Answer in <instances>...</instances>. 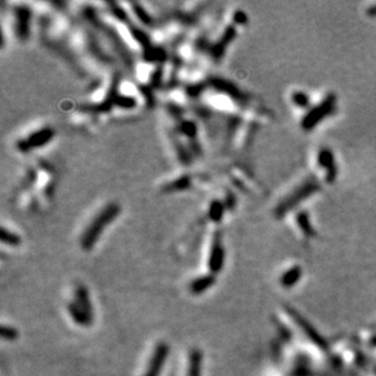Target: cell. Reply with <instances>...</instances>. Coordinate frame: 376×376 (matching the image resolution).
<instances>
[{
  "label": "cell",
  "mask_w": 376,
  "mask_h": 376,
  "mask_svg": "<svg viewBox=\"0 0 376 376\" xmlns=\"http://www.w3.org/2000/svg\"><path fill=\"white\" fill-rule=\"evenodd\" d=\"M120 212L121 208L117 203H109L91 219L81 239V245L85 251H89L94 247V245L101 236L103 229L118 217Z\"/></svg>",
  "instance_id": "cell-1"
},
{
  "label": "cell",
  "mask_w": 376,
  "mask_h": 376,
  "mask_svg": "<svg viewBox=\"0 0 376 376\" xmlns=\"http://www.w3.org/2000/svg\"><path fill=\"white\" fill-rule=\"evenodd\" d=\"M168 353H170V347H168L167 343L159 342L155 347V351H153L149 366H147V370L144 376H159L162 366L165 365L166 359L168 357Z\"/></svg>",
  "instance_id": "cell-2"
},
{
  "label": "cell",
  "mask_w": 376,
  "mask_h": 376,
  "mask_svg": "<svg viewBox=\"0 0 376 376\" xmlns=\"http://www.w3.org/2000/svg\"><path fill=\"white\" fill-rule=\"evenodd\" d=\"M224 258H226V253H224V248L222 246L221 239H219V236H216L214 240H213L211 253H209L208 258V268L212 274H217L222 271L224 264Z\"/></svg>",
  "instance_id": "cell-3"
},
{
  "label": "cell",
  "mask_w": 376,
  "mask_h": 376,
  "mask_svg": "<svg viewBox=\"0 0 376 376\" xmlns=\"http://www.w3.org/2000/svg\"><path fill=\"white\" fill-rule=\"evenodd\" d=\"M75 302L81 308L82 312L87 316L88 321L91 325L94 321V313H93V306H91L89 292L83 285H77L75 291Z\"/></svg>",
  "instance_id": "cell-4"
},
{
  "label": "cell",
  "mask_w": 376,
  "mask_h": 376,
  "mask_svg": "<svg viewBox=\"0 0 376 376\" xmlns=\"http://www.w3.org/2000/svg\"><path fill=\"white\" fill-rule=\"evenodd\" d=\"M216 283V277L214 274H207L203 277L197 278V279L192 280L190 284V291L192 295H201L202 292H205L206 290H208L209 287L214 285Z\"/></svg>",
  "instance_id": "cell-5"
},
{
  "label": "cell",
  "mask_w": 376,
  "mask_h": 376,
  "mask_svg": "<svg viewBox=\"0 0 376 376\" xmlns=\"http://www.w3.org/2000/svg\"><path fill=\"white\" fill-rule=\"evenodd\" d=\"M54 137V132L49 128H44L33 133L27 140V147H40L49 143Z\"/></svg>",
  "instance_id": "cell-6"
},
{
  "label": "cell",
  "mask_w": 376,
  "mask_h": 376,
  "mask_svg": "<svg viewBox=\"0 0 376 376\" xmlns=\"http://www.w3.org/2000/svg\"><path fill=\"white\" fill-rule=\"evenodd\" d=\"M202 352L198 348H192L189 357L188 376H201V365H202Z\"/></svg>",
  "instance_id": "cell-7"
},
{
  "label": "cell",
  "mask_w": 376,
  "mask_h": 376,
  "mask_svg": "<svg viewBox=\"0 0 376 376\" xmlns=\"http://www.w3.org/2000/svg\"><path fill=\"white\" fill-rule=\"evenodd\" d=\"M67 309H69L70 314L72 316V319L75 320L76 324L81 325V327H90L87 316H85L84 313L82 312V309L78 307V304H77L75 301L70 302L69 306H67Z\"/></svg>",
  "instance_id": "cell-8"
},
{
  "label": "cell",
  "mask_w": 376,
  "mask_h": 376,
  "mask_svg": "<svg viewBox=\"0 0 376 376\" xmlns=\"http://www.w3.org/2000/svg\"><path fill=\"white\" fill-rule=\"evenodd\" d=\"M28 19L29 15L27 11H19V14H17V33H19L20 37L27 35Z\"/></svg>",
  "instance_id": "cell-9"
},
{
  "label": "cell",
  "mask_w": 376,
  "mask_h": 376,
  "mask_svg": "<svg viewBox=\"0 0 376 376\" xmlns=\"http://www.w3.org/2000/svg\"><path fill=\"white\" fill-rule=\"evenodd\" d=\"M2 241L4 242V244L10 245V246H19L20 242H21V239L16 235V234L8 232L5 228H3V229H2Z\"/></svg>",
  "instance_id": "cell-10"
},
{
  "label": "cell",
  "mask_w": 376,
  "mask_h": 376,
  "mask_svg": "<svg viewBox=\"0 0 376 376\" xmlns=\"http://www.w3.org/2000/svg\"><path fill=\"white\" fill-rule=\"evenodd\" d=\"M0 334H2L3 339L8 340V341H14L19 337V331L14 327H10V325H3Z\"/></svg>",
  "instance_id": "cell-11"
},
{
  "label": "cell",
  "mask_w": 376,
  "mask_h": 376,
  "mask_svg": "<svg viewBox=\"0 0 376 376\" xmlns=\"http://www.w3.org/2000/svg\"><path fill=\"white\" fill-rule=\"evenodd\" d=\"M222 214H223V205L221 202H218V201H214L212 203L211 209H209V216H211L213 221H219Z\"/></svg>",
  "instance_id": "cell-12"
},
{
  "label": "cell",
  "mask_w": 376,
  "mask_h": 376,
  "mask_svg": "<svg viewBox=\"0 0 376 376\" xmlns=\"http://www.w3.org/2000/svg\"><path fill=\"white\" fill-rule=\"evenodd\" d=\"M294 101L300 106H307L308 105V97L303 93H296L294 95Z\"/></svg>",
  "instance_id": "cell-13"
}]
</instances>
